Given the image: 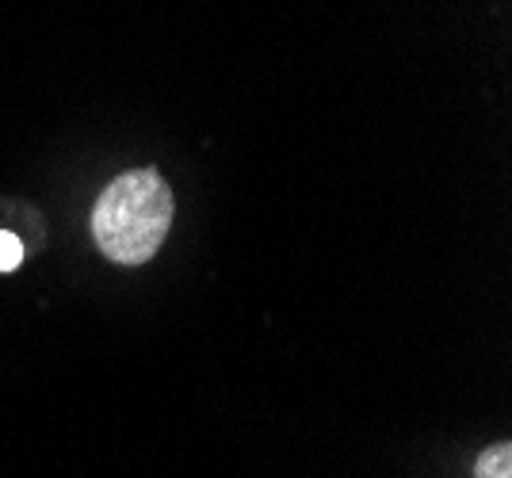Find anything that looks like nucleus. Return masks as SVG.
Here are the masks:
<instances>
[{
	"mask_svg": "<svg viewBox=\"0 0 512 478\" xmlns=\"http://www.w3.org/2000/svg\"><path fill=\"white\" fill-rule=\"evenodd\" d=\"M474 478H512V448L509 444H493L474 463Z\"/></svg>",
	"mask_w": 512,
	"mask_h": 478,
	"instance_id": "nucleus-2",
	"label": "nucleus"
},
{
	"mask_svg": "<svg viewBox=\"0 0 512 478\" xmlns=\"http://www.w3.org/2000/svg\"><path fill=\"white\" fill-rule=\"evenodd\" d=\"M23 261V245L16 234H8V230H0V272H12V268H20Z\"/></svg>",
	"mask_w": 512,
	"mask_h": 478,
	"instance_id": "nucleus-3",
	"label": "nucleus"
},
{
	"mask_svg": "<svg viewBox=\"0 0 512 478\" xmlns=\"http://www.w3.org/2000/svg\"><path fill=\"white\" fill-rule=\"evenodd\" d=\"M172 226V188L157 169L115 176L92 207V238L107 261L134 268L153 261Z\"/></svg>",
	"mask_w": 512,
	"mask_h": 478,
	"instance_id": "nucleus-1",
	"label": "nucleus"
}]
</instances>
